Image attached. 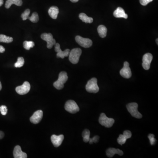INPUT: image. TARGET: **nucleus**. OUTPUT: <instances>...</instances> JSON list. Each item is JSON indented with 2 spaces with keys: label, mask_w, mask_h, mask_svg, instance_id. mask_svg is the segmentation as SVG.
I'll list each match as a JSON object with an SVG mask.
<instances>
[{
  "label": "nucleus",
  "mask_w": 158,
  "mask_h": 158,
  "mask_svg": "<svg viewBox=\"0 0 158 158\" xmlns=\"http://www.w3.org/2000/svg\"><path fill=\"white\" fill-rule=\"evenodd\" d=\"M98 31L100 37L105 38L106 36L107 29L105 26L100 25L98 28Z\"/></svg>",
  "instance_id": "obj_22"
},
{
  "label": "nucleus",
  "mask_w": 158,
  "mask_h": 158,
  "mask_svg": "<svg viewBox=\"0 0 158 158\" xmlns=\"http://www.w3.org/2000/svg\"><path fill=\"white\" fill-rule=\"evenodd\" d=\"M58 13H59V9L56 6H52L49 9V15L53 19H56Z\"/></svg>",
  "instance_id": "obj_19"
},
{
  "label": "nucleus",
  "mask_w": 158,
  "mask_h": 158,
  "mask_svg": "<svg viewBox=\"0 0 158 158\" xmlns=\"http://www.w3.org/2000/svg\"><path fill=\"white\" fill-rule=\"evenodd\" d=\"M13 4L17 6H20L23 4L22 0H7L5 5V7L6 9H9Z\"/></svg>",
  "instance_id": "obj_20"
},
{
  "label": "nucleus",
  "mask_w": 158,
  "mask_h": 158,
  "mask_svg": "<svg viewBox=\"0 0 158 158\" xmlns=\"http://www.w3.org/2000/svg\"><path fill=\"white\" fill-rule=\"evenodd\" d=\"M2 89V84H1V82L0 81V91Z\"/></svg>",
  "instance_id": "obj_37"
},
{
  "label": "nucleus",
  "mask_w": 158,
  "mask_h": 158,
  "mask_svg": "<svg viewBox=\"0 0 158 158\" xmlns=\"http://www.w3.org/2000/svg\"><path fill=\"white\" fill-rule=\"evenodd\" d=\"M82 54V50L79 48L73 49L70 51L69 54V60L73 64H77Z\"/></svg>",
  "instance_id": "obj_2"
},
{
  "label": "nucleus",
  "mask_w": 158,
  "mask_h": 158,
  "mask_svg": "<svg viewBox=\"0 0 158 158\" xmlns=\"http://www.w3.org/2000/svg\"><path fill=\"white\" fill-rule=\"evenodd\" d=\"M13 37L7 36L3 35H0V42L9 43L13 42Z\"/></svg>",
  "instance_id": "obj_23"
},
{
  "label": "nucleus",
  "mask_w": 158,
  "mask_h": 158,
  "mask_svg": "<svg viewBox=\"0 0 158 158\" xmlns=\"http://www.w3.org/2000/svg\"><path fill=\"white\" fill-rule=\"evenodd\" d=\"M132 133L128 130H126L123 132V134H120L117 139L118 143L120 145H123L126 143L127 139L131 137Z\"/></svg>",
  "instance_id": "obj_13"
},
{
  "label": "nucleus",
  "mask_w": 158,
  "mask_h": 158,
  "mask_svg": "<svg viewBox=\"0 0 158 158\" xmlns=\"http://www.w3.org/2000/svg\"><path fill=\"white\" fill-rule=\"evenodd\" d=\"M70 1L73 3H76V2H78L79 1V0H70Z\"/></svg>",
  "instance_id": "obj_36"
},
{
  "label": "nucleus",
  "mask_w": 158,
  "mask_h": 158,
  "mask_svg": "<svg viewBox=\"0 0 158 158\" xmlns=\"http://www.w3.org/2000/svg\"><path fill=\"white\" fill-rule=\"evenodd\" d=\"M114 17L117 18H123L127 19L128 18L127 15L125 13V11L121 7H118L117 8L114 12Z\"/></svg>",
  "instance_id": "obj_17"
},
{
  "label": "nucleus",
  "mask_w": 158,
  "mask_h": 158,
  "mask_svg": "<svg viewBox=\"0 0 158 158\" xmlns=\"http://www.w3.org/2000/svg\"><path fill=\"white\" fill-rule=\"evenodd\" d=\"M31 11L29 9H27L24 11L23 13L21 15V17L23 20H26L27 19L28 17L29 16Z\"/></svg>",
  "instance_id": "obj_28"
},
{
  "label": "nucleus",
  "mask_w": 158,
  "mask_h": 158,
  "mask_svg": "<svg viewBox=\"0 0 158 158\" xmlns=\"http://www.w3.org/2000/svg\"><path fill=\"white\" fill-rule=\"evenodd\" d=\"M4 3V1L3 0H0V7L2 6Z\"/></svg>",
  "instance_id": "obj_35"
},
{
  "label": "nucleus",
  "mask_w": 158,
  "mask_h": 158,
  "mask_svg": "<svg viewBox=\"0 0 158 158\" xmlns=\"http://www.w3.org/2000/svg\"><path fill=\"white\" fill-rule=\"evenodd\" d=\"M0 112L1 114L3 115H6L8 112V109L5 106H0Z\"/></svg>",
  "instance_id": "obj_30"
},
{
  "label": "nucleus",
  "mask_w": 158,
  "mask_h": 158,
  "mask_svg": "<svg viewBox=\"0 0 158 158\" xmlns=\"http://www.w3.org/2000/svg\"><path fill=\"white\" fill-rule=\"evenodd\" d=\"M80 19H81L83 22H84L86 23H91L93 21L92 18L89 17L87 16V15L84 13H81L79 15Z\"/></svg>",
  "instance_id": "obj_21"
},
{
  "label": "nucleus",
  "mask_w": 158,
  "mask_h": 158,
  "mask_svg": "<svg viewBox=\"0 0 158 158\" xmlns=\"http://www.w3.org/2000/svg\"><path fill=\"white\" fill-rule=\"evenodd\" d=\"M86 89L88 92L93 93L98 92L99 88L98 85L97 79L96 78H92L86 84Z\"/></svg>",
  "instance_id": "obj_4"
},
{
  "label": "nucleus",
  "mask_w": 158,
  "mask_h": 158,
  "mask_svg": "<svg viewBox=\"0 0 158 158\" xmlns=\"http://www.w3.org/2000/svg\"><path fill=\"white\" fill-rule=\"evenodd\" d=\"M24 64V59L23 57H19L17 61L15 64L14 66L16 68H20L23 66Z\"/></svg>",
  "instance_id": "obj_27"
},
{
  "label": "nucleus",
  "mask_w": 158,
  "mask_h": 158,
  "mask_svg": "<svg viewBox=\"0 0 158 158\" xmlns=\"http://www.w3.org/2000/svg\"><path fill=\"white\" fill-rule=\"evenodd\" d=\"M153 59L152 54L149 53L144 54L142 58V66L145 70H149L150 67L151 63Z\"/></svg>",
  "instance_id": "obj_11"
},
{
  "label": "nucleus",
  "mask_w": 158,
  "mask_h": 158,
  "mask_svg": "<svg viewBox=\"0 0 158 158\" xmlns=\"http://www.w3.org/2000/svg\"><path fill=\"white\" fill-rule=\"evenodd\" d=\"M39 16L38 14L36 12H35L31 16H29L27 19H29L31 22L34 23H36L39 21Z\"/></svg>",
  "instance_id": "obj_26"
},
{
  "label": "nucleus",
  "mask_w": 158,
  "mask_h": 158,
  "mask_svg": "<svg viewBox=\"0 0 158 158\" xmlns=\"http://www.w3.org/2000/svg\"><path fill=\"white\" fill-rule=\"evenodd\" d=\"M152 1H153V0H140V3L143 6H146Z\"/></svg>",
  "instance_id": "obj_32"
},
{
  "label": "nucleus",
  "mask_w": 158,
  "mask_h": 158,
  "mask_svg": "<svg viewBox=\"0 0 158 158\" xmlns=\"http://www.w3.org/2000/svg\"><path fill=\"white\" fill-rule=\"evenodd\" d=\"M65 109L71 114H76L80 110L79 106L76 102L73 100H69L65 104Z\"/></svg>",
  "instance_id": "obj_6"
},
{
  "label": "nucleus",
  "mask_w": 158,
  "mask_h": 158,
  "mask_svg": "<svg viewBox=\"0 0 158 158\" xmlns=\"http://www.w3.org/2000/svg\"><path fill=\"white\" fill-rule=\"evenodd\" d=\"M5 52V48L3 46L0 45V53H2Z\"/></svg>",
  "instance_id": "obj_33"
},
{
  "label": "nucleus",
  "mask_w": 158,
  "mask_h": 158,
  "mask_svg": "<svg viewBox=\"0 0 158 158\" xmlns=\"http://www.w3.org/2000/svg\"><path fill=\"white\" fill-rule=\"evenodd\" d=\"M107 156L109 158H112L115 154H118L119 155H122L123 152L119 149H116L115 148H110L107 150L106 151Z\"/></svg>",
  "instance_id": "obj_18"
},
{
  "label": "nucleus",
  "mask_w": 158,
  "mask_h": 158,
  "mask_svg": "<svg viewBox=\"0 0 158 158\" xmlns=\"http://www.w3.org/2000/svg\"><path fill=\"white\" fill-rule=\"evenodd\" d=\"M4 136H5V134L4 133L1 131H0V140L2 139L4 137Z\"/></svg>",
  "instance_id": "obj_34"
},
{
  "label": "nucleus",
  "mask_w": 158,
  "mask_h": 158,
  "mask_svg": "<svg viewBox=\"0 0 158 158\" xmlns=\"http://www.w3.org/2000/svg\"><path fill=\"white\" fill-rule=\"evenodd\" d=\"M55 52H57V57L58 58H64L65 57H67L69 56L70 54V50L69 49H66L64 51H62L60 48V45L58 43H56L55 44Z\"/></svg>",
  "instance_id": "obj_12"
},
{
  "label": "nucleus",
  "mask_w": 158,
  "mask_h": 158,
  "mask_svg": "<svg viewBox=\"0 0 158 158\" xmlns=\"http://www.w3.org/2000/svg\"><path fill=\"white\" fill-rule=\"evenodd\" d=\"M99 137L98 135L96 136H95L93 138H90L89 142L90 144H92L93 143H97L98 142V141H99Z\"/></svg>",
  "instance_id": "obj_31"
},
{
  "label": "nucleus",
  "mask_w": 158,
  "mask_h": 158,
  "mask_svg": "<svg viewBox=\"0 0 158 158\" xmlns=\"http://www.w3.org/2000/svg\"><path fill=\"white\" fill-rule=\"evenodd\" d=\"M75 40L76 42L84 48H90L92 45V41L91 39L84 38L81 37L80 36H77L76 37Z\"/></svg>",
  "instance_id": "obj_8"
},
{
  "label": "nucleus",
  "mask_w": 158,
  "mask_h": 158,
  "mask_svg": "<svg viewBox=\"0 0 158 158\" xmlns=\"http://www.w3.org/2000/svg\"><path fill=\"white\" fill-rule=\"evenodd\" d=\"M43 112L41 110L37 111L30 118V121L33 124H37L41 121L43 117Z\"/></svg>",
  "instance_id": "obj_14"
},
{
  "label": "nucleus",
  "mask_w": 158,
  "mask_h": 158,
  "mask_svg": "<svg viewBox=\"0 0 158 158\" xmlns=\"http://www.w3.org/2000/svg\"><path fill=\"white\" fill-rule=\"evenodd\" d=\"M41 38L43 40L46 41L47 43V48L51 49L56 44L55 39L53 37L52 35L50 33H44L41 35Z\"/></svg>",
  "instance_id": "obj_7"
},
{
  "label": "nucleus",
  "mask_w": 158,
  "mask_h": 158,
  "mask_svg": "<svg viewBox=\"0 0 158 158\" xmlns=\"http://www.w3.org/2000/svg\"><path fill=\"white\" fill-rule=\"evenodd\" d=\"M99 122L102 126L110 128L114 123L115 120L112 118H108L105 114L102 113L99 117Z\"/></svg>",
  "instance_id": "obj_5"
},
{
  "label": "nucleus",
  "mask_w": 158,
  "mask_h": 158,
  "mask_svg": "<svg viewBox=\"0 0 158 158\" xmlns=\"http://www.w3.org/2000/svg\"><path fill=\"white\" fill-rule=\"evenodd\" d=\"M13 156L15 158H27V155L22 151L21 147L17 145L15 147L13 151Z\"/></svg>",
  "instance_id": "obj_16"
},
{
  "label": "nucleus",
  "mask_w": 158,
  "mask_h": 158,
  "mask_svg": "<svg viewBox=\"0 0 158 158\" xmlns=\"http://www.w3.org/2000/svg\"><path fill=\"white\" fill-rule=\"evenodd\" d=\"M148 137H149V139L150 141V144L151 145H155V143L156 142V140L155 138V136L154 134H151V133H150L149 135H148Z\"/></svg>",
  "instance_id": "obj_29"
},
{
  "label": "nucleus",
  "mask_w": 158,
  "mask_h": 158,
  "mask_svg": "<svg viewBox=\"0 0 158 158\" xmlns=\"http://www.w3.org/2000/svg\"><path fill=\"white\" fill-rule=\"evenodd\" d=\"M64 135L62 134L58 136L54 134L51 137V141L53 145L55 147H58L59 146L61 145L64 140Z\"/></svg>",
  "instance_id": "obj_15"
},
{
  "label": "nucleus",
  "mask_w": 158,
  "mask_h": 158,
  "mask_svg": "<svg viewBox=\"0 0 158 158\" xmlns=\"http://www.w3.org/2000/svg\"><path fill=\"white\" fill-rule=\"evenodd\" d=\"M90 131L88 129H84L82 133V137H83V141L84 142L86 143L89 142L90 138Z\"/></svg>",
  "instance_id": "obj_24"
},
{
  "label": "nucleus",
  "mask_w": 158,
  "mask_h": 158,
  "mask_svg": "<svg viewBox=\"0 0 158 158\" xmlns=\"http://www.w3.org/2000/svg\"><path fill=\"white\" fill-rule=\"evenodd\" d=\"M158 39H156V43H157V45L158 44Z\"/></svg>",
  "instance_id": "obj_38"
},
{
  "label": "nucleus",
  "mask_w": 158,
  "mask_h": 158,
  "mask_svg": "<svg viewBox=\"0 0 158 158\" xmlns=\"http://www.w3.org/2000/svg\"><path fill=\"white\" fill-rule=\"evenodd\" d=\"M31 89V85L27 81H25L23 84L21 86H18L15 88L16 92L20 95H24L30 92Z\"/></svg>",
  "instance_id": "obj_9"
},
{
  "label": "nucleus",
  "mask_w": 158,
  "mask_h": 158,
  "mask_svg": "<svg viewBox=\"0 0 158 158\" xmlns=\"http://www.w3.org/2000/svg\"><path fill=\"white\" fill-rule=\"evenodd\" d=\"M68 79V76L67 73L66 72H61L59 74L58 80L54 83V86L57 89H62L64 88V84L66 82Z\"/></svg>",
  "instance_id": "obj_1"
},
{
  "label": "nucleus",
  "mask_w": 158,
  "mask_h": 158,
  "mask_svg": "<svg viewBox=\"0 0 158 158\" xmlns=\"http://www.w3.org/2000/svg\"><path fill=\"white\" fill-rule=\"evenodd\" d=\"M138 104L135 102L130 103L127 105V108L131 115L137 119L142 118V115L137 110Z\"/></svg>",
  "instance_id": "obj_3"
},
{
  "label": "nucleus",
  "mask_w": 158,
  "mask_h": 158,
  "mask_svg": "<svg viewBox=\"0 0 158 158\" xmlns=\"http://www.w3.org/2000/svg\"><path fill=\"white\" fill-rule=\"evenodd\" d=\"M35 45V43L33 41H25L23 42V47L27 50H29L31 48H33Z\"/></svg>",
  "instance_id": "obj_25"
},
{
  "label": "nucleus",
  "mask_w": 158,
  "mask_h": 158,
  "mask_svg": "<svg viewBox=\"0 0 158 158\" xmlns=\"http://www.w3.org/2000/svg\"><path fill=\"white\" fill-rule=\"evenodd\" d=\"M120 74L122 77L126 79H129L131 76V71L129 68V63L127 62H124L123 67L120 71Z\"/></svg>",
  "instance_id": "obj_10"
}]
</instances>
